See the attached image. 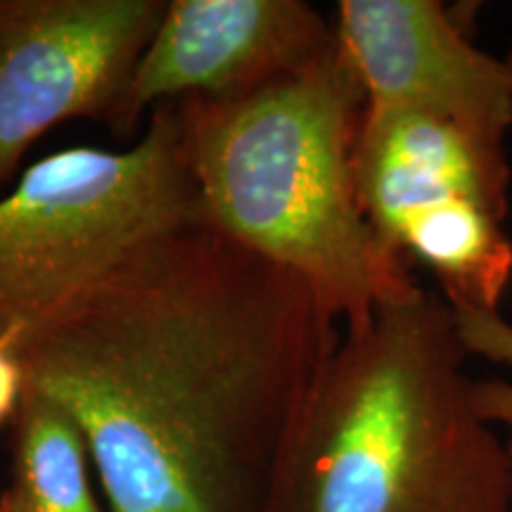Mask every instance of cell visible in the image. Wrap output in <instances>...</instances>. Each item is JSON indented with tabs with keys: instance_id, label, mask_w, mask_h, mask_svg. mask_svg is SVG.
<instances>
[{
	"instance_id": "cell-1",
	"label": "cell",
	"mask_w": 512,
	"mask_h": 512,
	"mask_svg": "<svg viewBox=\"0 0 512 512\" xmlns=\"http://www.w3.org/2000/svg\"><path fill=\"white\" fill-rule=\"evenodd\" d=\"M339 337L302 278L200 216L8 347L81 430L107 512H261Z\"/></svg>"
},
{
	"instance_id": "cell-2",
	"label": "cell",
	"mask_w": 512,
	"mask_h": 512,
	"mask_svg": "<svg viewBox=\"0 0 512 512\" xmlns=\"http://www.w3.org/2000/svg\"><path fill=\"white\" fill-rule=\"evenodd\" d=\"M444 297L344 328L287 430L261 512H512L505 441L472 403Z\"/></svg>"
},
{
	"instance_id": "cell-3",
	"label": "cell",
	"mask_w": 512,
	"mask_h": 512,
	"mask_svg": "<svg viewBox=\"0 0 512 512\" xmlns=\"http://www.w3.org/2000/svg\"><path fill=\"white\" fill-rule=\"evenodd\" d=\"M176 105L202 219L302 278L342 330L418 287L358 202L366 93L339 41L302 72L240 98Z\"/></svg>"
},
{
	"instance_id": "cell-4",
	"label": "cell",
	"mask_w": 512,
	"mask_h": 512,
	"mask_svg": "<svg viewBox=\"0 0 512 512\" xmlns=\"http://www.w3.org/2000/svg\"><path fill=\"white\" fill-rule=\"evenodd\" d=\"M200 219L178 105L126 150L67 147L0 197V342L15 339L164 230Z\"/></svg>"
},
{
	"instance_id": "cell-5",
	"label": "cell",
	"mask_w": 512,
	"mask_h": 512,
	"mask_svg": "<svg viewBox=\"0 0 512 512\" xmlns=\"http://www.w3.org/2000/svg\"><path fill=\"white\" fill-rule=\"evenodd\" d=\"M166 3L0 0V188L50 128H114Z\"/></svg>"
},
{
	"instance_id": "cell-6",
	"label": "cell",
	"mask_w": 512,
	"mask_h": 512,
	"mask_svg": "<svg viewBox=\"0 0 512 512\" xmlns=\"http://www.w3.org/2000/svg\"><path fill=\"white\" fill-rule=\"evenodd\" d=\"M335 34L366 93V110L427 114L505 145L508 64L479 50L444 3L342 0Z\"/></svg>"
},
{
	"instance_id": "cell-7",
	"label": "cell",
	"mask_w": 512,
	"mask_h": 512,
	"mask_svg": "<svg viewBox=\"0 0 512 512\" xmlns=\"http://www.w3.org/2000/svg\"><path fill=\"white\" fill-rule=\"evenodd\" d=\"M335 46V27L304 0H169L114 131L126 136L171 102L240 98Z\"/></svg>"
},
{
	"instance_id": "cell-8",
	"label": "cell",
	"mask_w": 512,
	"mask_h": 512,
	"mask_svg": "<svg viewBox=\"0 0 512 512\" xmlns=\"http://www.w3.org/2000/svg\"><path fill=\"white\" fill-rule=\"evenodd\" d=\"M354 176L363 214L394 252L403 221L437 204L475 202L508 219L512 171L505 147L427 114L363 110Z\"/></svg>"
},
{
	"instance_id": "cell-9",
	"label": "cell",
	"mask_w": 512,
	"mask_h": 512,
	"mask_svg": "<svg viewBox=\"0 0 512 512\" xmlns=\"http://www.w3.org/2000/svg\"><path fill=\"white\" fill-rule=\"evenodd\" d=\"M503 223L475 202H444L408 216L396 249L430 268L451 306L498 311L512 280V238Z\"/></svg>"
},
{
	"instance_id": "cell-10",
	"label": "cell",
	"mask_w": 512,
	"mask_h": 512,
	"mask_svg": "<svg viewBox=\"0 0 512 512\" xmlns=\"http://www.w3.org/2000/svg\"><path fill=\"white\" fill-rule=\"evenodd\" d=\"M93 460L76 422L36 392L12 420V484L29 512H107L91 482Z\"/></svg>"
},
{
	"instance_id": "cell-11",
	"label": "cell",
	"mask_w": 512,
	"mask_h": 512,
	"mask_svg": "<svg viewBox=\"0 0 512 512\" xmlns=\"http://www.w3.org/2000/svg\"><path fill=\"white\" fill-rule=\"evenodd\" d=\"M451 306V304H448ZM460 342L467 354L512 368V325L498 311L451 306ZM472 403L489 425L512 432V384L503 380L472 382Z\"/></svg>"
},
{
	"instance_id": "cell-12",
	"label": "cell",
	"mask_w": 512,
	"mask_h": 512,
	"mask_svg": "<svg viewBox=\"0 0 512 512\" xmlns=\"http://www.w3.org/2000/svg\"><path fill=\"white\" fill-rule=\"evenodd\" d=\"M24 392H27V377L22 363L8 344L0 342V427L15 420Z\"/></svg>"
},
{
	"instance_id": "cell-13",
	"label": "cell",
	"mask_w": 512,
	"mask_h": 512,
	"mask_svg": "<svg viewBox=\"0 0 512 512\" xmlns=\"http://www.w3.org/2000/svg\"><path fill=\"white\" fill-rule=\"evenodd\" d=\"M0 512H29V510L24 508V505L19 503L8 489H5L3 494H0Z\"/></svg>"
},
{
	"instance_id": "cell-14",
	"label": "cell",
	"mask_w": 512,
	"mask_h": 512,
	"mask_svg": "<svg viewBox=\"0 0 512 512\" xmlns=\"http://www.w3.org/2000/svg\"><path fill=\"white\" fill-rule=\"evenodd\" d=\"M505 448H508V458H510V467H512V432H510V439L505 441Z\"/></svg>"
},
{
	"instance_id": "cell-15",
	"label": "cell",
	"mask_w": 512,
	"mask_h": 512,
	"mask_svg": "<svg viewBox=\"0 0 512 512\" xmlns=\"http://www.w3.org/2000/svg\"><path fill=\"white\" fill-rule=\"evenodd\" d=\"M505 64H508V69H510V74H512V48H510L508 57H505Z\"/></svg>"
}]
</instances>
